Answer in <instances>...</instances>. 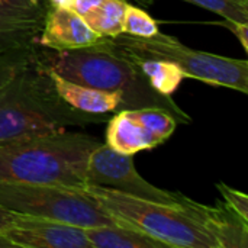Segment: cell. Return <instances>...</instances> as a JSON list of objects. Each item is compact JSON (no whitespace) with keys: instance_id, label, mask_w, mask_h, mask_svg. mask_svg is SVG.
Instances as JSON below:
<instances>
[{"instance_id":"cell-1","label":"cell","mask_w":248,"mask_h":248,"mask_svg":"<svg viewBox=\"0 0 248 248\" xmlns=\"http://www.w3.org/2000/svg\"><path fill=\"white\" fill-rule=\"evenodd\" d=\"M36 58L44 67L70 81L103 92L121 93L124 109L154 106L170 112L179 124L192 122V118L170 96H163L150 86L144 74L112 38L61 52L36 45Z\"/></svg>"},{"instance_id":"cell-2","label":"cell","mask_w":248,"mask_h":248,"mask_svg":"<svg viewBox=\"0 0 248 248\" xmlns=\"http://www.w3.org/2000/svg\"><path fill=\"white\" fill-rule=\"evenodd\" d=\"M106 113H86L68 106L49 76L33 58L0 89V141L45 135L108 122Z\"/></svg>"},{"instance_id":"cell-3","label":"cell","mask_w":248,"mask_h":248,"mask_svg":"<svg viewBox=\"0 0 248 248\" xmlns=\"http://www.w3.org/2000/svg\"><path fill=\"white\" fill-rule=\"evenodd\" d=\"M100 144L93 135L68 131L0 141V182L83 187L89 155Z\"/></svg>"},{"instance_id":"cell-4","label":"cell","mask_w":248,"mask_h":248,"mask_svg":"<svg viewBox=\"0 0 248 248\" xmlns=\"http://www.w3.org/2000/svg\"><path fill=\"white\" fill-rule=\"evenodd\" d=\"M84 192L92 196L118 224L129 225L167 247L218 248L215 240L198 219L186 196L180 206L151 202L122 192L86 183Z\"/></svg>"},{"instance_id":"cell-5","label":"cell","mask_w":248,"mask_h":248,"mask_svg":"<svg viewBox=\"0 0 248 248\" xmlns=\"http://www.w3.org/2000/svg\"><path fill=\"white\" fill-rule=\"evenodd\" d=\"M0 208L17 215L41 217L83 228L118 224L83 187L0 182Z\"/></svg>"},{"instance_id":"cell-6","label":"cell","mask_w":248,"mask_h":248,"mask_svg":"<svg viewBox=\"0 0 248 248\" xmlns=\"http://www.w3.org/2000/svg\"><path fill=\"white\" fill-rule=\"evenodd\" d=\"M119 46L174 62L185 74L217 87H227L241 93L248 92V62L183 45L179 39L158 32L150 38L119 33L112 38Z\"/></svg>"},{"instance_id":"cell-7","label":"cell","mask_w":248,"mask_h":248,"mask_svg":"<svg viewBox=\"0 0 248 248\" xmlns=\"http://www.w3.org/2000/svg\"><path fill=\"white\" fill-rule=\"evenodd\" d=\"M84 180L89 185L109 187L129 196L173 206H180L186 199L179 192H169L147 182L137 171L134 155L121 154L103 142L89 155Z\"/></svg>"},{"instance_id":"cell-8","label":"cell","mask_w":248,"mask_h":248,"mask_svg":"<svg viewBox=\"0 0 248 248\" xmlns=\"http://www.w3.org/2000/svg\"><path fill=\"white\" fill-rule=\"evenodd\" d=\"M177 124L170 112L154 106L118 110L108 121L105 144L121 154L135 155L166 142Z\"/></svg>"},{"instance_id":"cell-9","label":"cell","mask_w":248,"mask_h":248,"mask_svg":"<svg viewBox=\"0 0 248 248\" xmlns=\"http://www.w3.org/2000/svg\"><path fill=\"white\" fill-rule=\"evenodd\" d=\"M1 234L13 247L92 248L83 227L41 217L13 214L12 222Z\"/></svg>"},{"instance_id":"cell-10","label":"cell","mask_w":248,"mask_h":248,"mask_svg":"<svg viewBox=\"0 0 248 248\" xmlns=\"http://www.w3.org/2000/svg\"><path fill=\"white\" fill-rule=\"evenodd\" d=\"M49 0H0V51L35 45Z\"/></svg>"},{"instance_id":"cell-11","label":"cell","mask_w":248,"mask_h":248,"mask_svg":"<svg viewBox=\"0 0 248 248\" xmlns=\"http://www.w3.org/2000/svg\"><path fill=\"white\" fill-rule=\"evenodd\" d=\"M103 38L73 9L52 6L45 17L36 45L61 52L94 45Z\"/></svg>"},{"instance_id":"cell-12","label":"cell","mask_w":248,"mask_h":248,"mask_svg":"<svg viewBox=\"0 0 248 248\" xmlns=\"http://www.w3.org/2000/svg\"><path fill=\"white\" fill-rule=\"evenodd\" d=\"M44 70L49 76L60 97L68 106H71L80 112L103 115V113H112V112H118V110L124 109L121 93L103 92L99 89H93L89 86H83V84L70 81L48 67H44Z\"/></svg>"},{"instance_id":"cell-13","label":"cell","mask_w":248,"mask_h":248,"mask_svg":"<svg viewBox=\"0 0 248 248\" xmlns=\"http://www.w3.org/2000/svg\"><path fill=\"white\" fill-rule=\"evenodd\" d=\"M193 211L218 248L248 247V222L224 202H219L217 206H208L193 201Z\"/></svg>"},{"instance_id":"cell-14","label":"cell","mask_w":248,"mask_h":248,"mask_svg":"<svg viewBox=\"0 0 248 248\" xmlns=\"http://www.w3.org/2000/svg\"><path fill=\"white\" fill-rule=\"evenodd\" d=\"M119 48L128 55V58L144 74V77L148 80L150 86L163 96H171L179 89L182 81L186 78L183 71L174 62H170V61L158 58V57L141 54V52H137L132 49H126L124 46H119Z\"/></svg>"},{"instance_id":"cell-15","label":"cell","mask_w":248,"mask_h":248,"mask_svg":"<svg viewBox=\"0 0 248 248\" xmlns=\"http://www.w3.org/2000/svg\"><path fill=\"white\" fill-rule=\"evenodd\" d=\"M92 248H166L161 241L125 224L84 228Z\"/></svg>"},{"instance_id":"cell-16","label":"cell","mask_w":248,"mask_h":248,"mask_svg":"<svg viewBox=\"0 0 248 248\" xmlns=\"http://www.w3.org/2000/svg\"><path fill=\"white\" fill-rule=\"evenodd\" d=\"M126 4V0H103L83 19L99 35L105 38H113L119 33H124V16Z\"/></svg>"},{"instance_id":"cell-17","label":"cell","mask_w":248,"mask_h":248,"mask_svg":"<svg viewBox=\"0 0 248 248\" xmlns=\"http://www.w3.org/2000/svg\"><path fill=\"white\" fill-rule=\"evenodd\" d=\"M160 32L158 23L142 9L126 4L124 16V33L138 38H150Z\"/></svg>"},{"instance_id":"cell-18","label":"cell","mask_w":248,"mask_h":248,"mask_svg":"<svg viewBox=\"0 0 248 248\" xmlns=\"http://www.w3.org/2000/svg\"><path fill=\"white\" fill-rule=\"evenodd\" d=\"M153 0H150L151 3ZM219 15L222 19L248 23V0H185Z\"/></svg>"},{"instance_id":"cell-19","label":"cell","mask_w":248,"mask_h":248,"mask_svg":"<svg viewBox=\"0 0 248 248\" xmlns=\"http://www.w3.org/2000/svg\"><path fill=\"white\" fill-rule=\"evenodd\" d=\"M35 45L0 51V89L33 58Z\"/></svg>"},{"instance_id":"cell-20","label":"cell","mask_w":248,"mask_h":248,"mask_svg":"<svg viewBox=\"0 0 248 248\" xmlns=\"http://www.w3.org/2000/svg\"><path fill=\"white\" fill-rule=\"evenodd\" d=\"M217 189L219 190L221 196H222V202L231 208L237 215H240L244 221L248 222V196L246 193L232 189L231 186L219 182L217 183Z\"/></svg>"},{"instance_id":"cell-21","label":"cell","mask_w":248,"mask_h":248,"mask_svg":"<svg viewBox=\"0 0 248 248\" xmlns=\"http://www.w3.org/2000/svg\"><path fill=\"white\" fill-rule=\"evenodd\" d=\"M217 25H222V26H225L228 31H231V32L237 36V39L240 41V44H241V46L244 48V51H248V23H240V22H232V20L224 19L222 22H217Z\"/></svg>"},{"instance_id":"cell-22","label":"cell","mask_w":248,"mask_h":248,"mask_svg":"<svg viewBox=\"0 0 248 248\" xmlns=\"http://www.w3.org/2000/svg\"><path fill=\"white\" fill-rule=\"evenodd\" d=\"M103 0H74L73 3V10L80 15L81 17L87 16L92 10H94Z\"/></svg>"},{"instance_id":"cell-23","label":"cell","mask_w":248,"mask_h":248,"mask_svg":"<svg viewBox=\"0 0 248 248\" xmlns=\"http://www.w3.org/2000/svg\"><path fill=\"white\" fill-rule=\"evenodd\" d=\"M12 219H13V214L0 208V234L7 228V225L12 222Z\"/></svg>"},{"instance_id":"cell-24","label":"cell","mask_w":248,"mask_h":248,"mask_svg":"<svg viewBox=\"0 0 248 248\" xmlns=\"http://www.w3.org/2000/svg\"><path fill=\"white\" fill-rule=\"evenodd\" d=\"M49 3H51V6H61V7H68V9H71L74 0H49Z\"/></svg>"},{"instance_id":"cell-25","label":"cell","mask_w":248,"mask_h":248,"mask_svg":"<svg viewBox=\"0 0 248 248\" xmlns=\"http://www.w3.org/2000/svg\"><path fill=\"white\" fill-rule=\"evenodd\" d=\"M13 246L10 244V241L3 235V234H0V248H12Z\"/></svg>"},{"instance_id":"cell-26","label":"cell","mask_w":248,"mask_h":248,"mask_svg":"<svg viewBox=\"0 0 248 248\" xmlns=\"http://www.w3.org/2000/svg\"><path fill=\"white\" fill-rule=\"evenodd\" d=\"M137 1H140V3H142V4H148V3H150V0H137Z\"/></svg>"}]
</instances>
